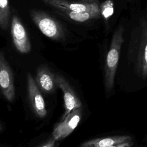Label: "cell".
Instances as JSON below:
<instances>
[{"label": "cell", "mask_w": 147, "mask_h": 147, "mask_svg": "<svg viewBox=\"0 0 147 147\" xmlns=\"http://www.w3.org/2000/svg\"><path fill=\"white\" fill-rule=\"evenodd\" d=\"M123 32L124 28L122 25H120L114 31L107 55L105 67V84L108 91L111 90L114 86L121 49L124 41Z\"/></svg>", "instance_id": "cell-1"}, {"label": "cell", "mask_w": 147, "mask_h": 147, "mask_svg": "<svg viewBox=\"0 0 147 147\" xmlns=\"http://www.w3.org/2000/svg\"><path fill=\"white\" fill-rule=\"evenodd\" d=\"M31 18L41 32L47 37L60 41L65 37V33L61 25L48 14L40 10H32Z\"/></svg>", "instance_id": "cell-2"}, {"label": "cell", "mask_w": 147, "mask_h": 147, "mask_svg": "<svg viewBox=\"0 0 147 147\" xmlns=\"http://www.w3.org/2000/svg\"><path fill=\"white\" fill-rule=\"evenodd\" d=\"M0 86L5 98L9 102H13L16 96L14 76L2 52L0 53Z\"/></svg>", "instance_id": "cell-3"}, {"label": "cell", "mask_w": 147, "mask_h": 147, "mask_svg": "<svg viewBox=\"0 0 147 147\" xmlns=\"http://www.w3.org/2000/svg\"><path fill=\"white\" fill-rule=\"evenodd\" d=\"M11 34L17 50L21 53H28L31 51V44L27 32L16 15H13L11 22Z\"/></svg>", "instance_id": "cell-4"}, {"label": "cell", "mask_w": 147, "mask_h": 147, "mask_svg": "<svg viewBox=\"0 0 147 147\" xmlns=\"http://www.w3.org/2000/svg\"><path fill=\"white\" fill-rule=\"evenodd\" d=\"M82 115L81 108L72 111L55 127L52 132V138L57 141L61 140L68 136L79 124Z\"/></svg>", "instance_id": "cell-5"}, {"label": "cell", "mask_w": 147, "mask_h": 147, "mask_svg": "<svg viewBox=\"0 0 147 147\" xmlns=\"http://www.w3.org/2000/svg\"><path fill=\"white\" fill-rule=\"evenodd\" d=\"M56 82L63 92L65 112L63 115L64 119L72 111L82 107V103L69 82L62 75L56 74Z\"/></svg>", "instance_id": "cell-6"}, {"label": "cell", "mask_w": 147, "mask_h": 147, "mask_svg": "<svg viewBox=\"0 0 147 147\" xmlns=\"http://www.w3.org/2000/svg\"><path fill=\"white\" fill-rule=\"evenodd\" d=\"M27 85L29 101L33 110L40 118L45 117L47 114V110L44 98L35 80L30 74L27 76Z\"/></svg>", "instance_id": "cell-7"}, {"label": "cell", "mask_w": 147, "mask_h": 147, "mask_svg": "<svg viewBox=\"0 0 147 147\" xmlns=\"http://www.w3.org/2000/svg\"><path fill=\"white\" fill-rule=\"evenodd\" d=\"M44 3L54 8L62 7L65 9L79 12L100 13L99 5L98 2L86 3L70 2L67 0H40Z\"/></svg>", "instance_id": "cell-8"}, {"label": "cell", "mask_w": 147, "mask_h": 147, "mask_svg": "<svg viewBox=\"0 0 147 147\" xmlns=\"http://www.w3.org/2000/svg\"><path fill=\"white\" fill-rule=\"evenodd\" d=\"M36 82L38 88L45 93L53 92L57 87L56 74L47 65H41L38 68Z\"/></svg>", "instance_id": "cell-9"}, {"label": "cell", "mask_w": 147, "mask_h": 147, "mask_svg": "<svg viewBox=\"0 0 147 147\" xmlns=\"http://www.w3.org/2000/svg\"><path fill=\"white\" fill-rule=\"evenodd\" d=\"M131 141V137L129 136H115L92 139L82 143L80 147H109Z\"/></svg>", "instance_id": "cell-10"}, {"label": "cell", "mask_w": 147, "mask_h": 147, "mask_svg": "<svg viewBox=\"0 0 147 147\" xmlns=\"http://www.w3.org/2000/svg\"><path fill=\"white\" fill-rule=\"evenodd\" d=\"M138 61L140 73L143 79L147 78V18L142 22Z\"/></svg>", "instance_id": "cell-11"}, {"label": "cell", "mask_w": 147, "mask_h": 147, "mask_svg": "<svg viewBox=\"0 0 147 147\" xmlns=\"http://www.w3.org/2000/svg\"><path fill=\"white\" fill-rule=\"evenodd\" d=\"M55 9L58 13L63 15L73 21L79 22H83L94 19H98L101 17L100 13L79 12L69 10L62 7H57Z\"/></svg>", "instance_id": "cell-12"}, {"label": "cell", "mask_w": 147, "mask_h": 147, "mask_svg": "<svg viewBox=\"0 0 147 147\" xmlns=\"http://www.w3.org/2000/svg\"><path fill=\"white\" fill-rule=\"evenodd\" d=\"M11 18L9 0H0V26L2 30L7 29L11 24Z\"/></svg>", "instance_id": "cell-13"}, {"label": "cell", "mask_w": 147, "mask_h": 147, "mask_svg": "<svg viewBox=\"0 0 147 147\" xmlns=\"http://www.w3.org/2000/svg\"><path fill=\"white\" fill-rule=\"evenodd\" d=\"M101 17L107 24L114 13V3L112 0H106L99 5Z\"/></svg>", "instance_id": "cell-14"}, {"label": "cell", "mask_w": 147, "mask_h": 147, "mask_svg": "<svg viewBox=\"0 0 147 147\" xmlns=\"http://www.w3.org/2000/svg\"><path fill=\"white\" fill-rule=\"evenodd\" d=\"M133 145V142L131 141L119 144L118 145H113V146H111L109 147H131Z\"/></svg>", "instance_id": "cell-15"}, {"label": "cell", "mask_w": 147, "mask_h": 147, "mask_svg": "<svg viewBox=\"0 0 147 147\" xmlns=\"http://www.w3.org/2000/svg\"><path fill=\"white\" fill-rule=\"evenodd\" d=\"M56 140H55L53 138L49 140L47 142H46L43 145L41 146L40 147H53L55 145V142Z\"/></svg>", "instance_id": "cell-16"}, {"label": "cell", "mask_w": 147, "mask_h": 147, "mask_svg": "<svg viewBox=\"0 0 147 147\" xmlns=\"http://www.w3.org/2000/svg\"><path fill=\"white\" fill-rule=\"evenodd\" d=\"M82 1V2H86V3H95L98 2V0H79Z\"/></svg>", "instance_id": "cell-17"}, {"label": "cell", "mask_w": 147, "mask_h": 147, "mask_svg": "<svg viewBox=\"0 0 147 147\" xmlns=\"http://www.w3.org/2000/svg\"><path fill=\"white\" fill-rule=\"evenodd\" d=\"M129 1H130V0H129Z\"/></svg>", "instance_id": "cell-18"}]
</instances>
